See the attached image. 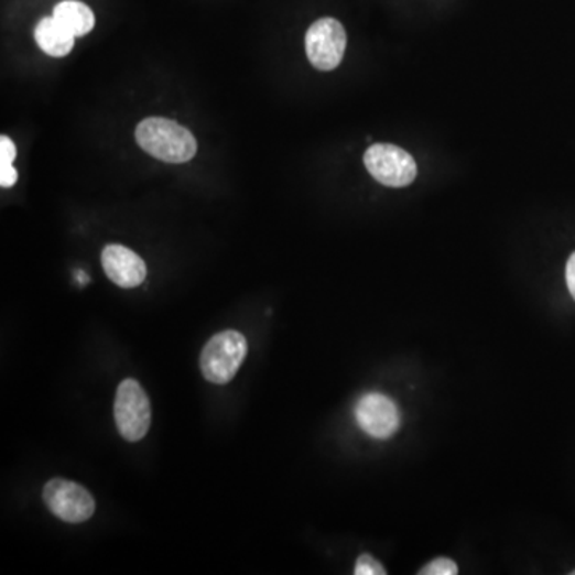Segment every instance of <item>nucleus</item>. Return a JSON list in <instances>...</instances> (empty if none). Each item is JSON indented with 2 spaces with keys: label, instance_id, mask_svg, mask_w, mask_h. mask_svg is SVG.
I'll return each mask as SVG.
<instances>
[{
  "label": "nucleus",
  "instance_id": "obj_9",
  "mask_svg": "<svg viewBox=\"0 0 575 575\" xmlns=\"http://www.w3.org/2000/svg\"><path fill=\"white\" fill-rule=\"evenodd\" d=\"M34 37L39 47L44 50L47 55L62 58V56L69 55L70 50L74 48L76 35L63 26L55 17H45L35 26Z\"/></svg>",
  "mask_w": 575,
  "mask_h": 575
},
{
  "label": "nucleus",
  "instance_id": "obj_2",
  "mask_svg": "<svg viewBox=\"0 0 575 575\" xmlns=\"http://www.w3.org/2000/svg\"><path fill=\"white\" fill-rule=\"evenodd\" d=\"M248 354V343L236 329L218 333L205 344L200 355L204 378L216 386L232 381Z\"/></svg>",
  "mask_w": 575,
  "mask_h": 575
},
{
  "label": "nucleus",
  "instance_id": "obj_15",
  "mask_svg": "<svg viewBox=\"0 0 575 575\" xmlns=\"http://www.w3.org/2000/svg\"><path fill=\"white\" fill-rule=\"evenodd\" d=\"M566 283L569 288L571 296L575 301V253L571 254L569 261L566 264Z\"/></svg>",
  "mask_w": 575,
  "mask_h": 575
},
{
  "label": "nucleus",
  "instance_id": "obj_1",
  "mask_svg": "<svg viewBox=\"0 0 575 575\" xmlns=\"http://www.w3.org/2000/svg\"><path fill=\"white\" fill-rule=\"evenodd\" d=\"M137 141L152 158L186 163L197 154V140L187 128L165 117H149L137 127Z\"/></svg>",
  "mask_w": 575,
  "mask_h": 575
},
{
  "label": "nucleus",
  "instance_id": "obj_11",
  "mask_svg": "<svg viewBox=\"0 0 575 575\" xmlns=\"http://www.w3.org/2000/svg\"><path fill=\"white\" fill-rule=\"evenodd\" d=\"M457 573H459L457 564L453 560L445 558V556L433 560L424 569L419 571L421 575H456Z\"/></svg>",
  "mask_w": 575,
  "mask_h": 575
},
{
  "label": "nucleus",
  "instance_id": "obj_8",
  "mask_svg": "<svg viewBox=\"0 0 575 575\" xmlns=\"http://www.w3.org/2000/svg\"><path fill=\"white\" fill-rule=\"evenodd\" d=\"M101 264L108 279L120 288L140 286L148 275L143 259L122 245H108L102 250Z\"/></svg>",
  "mask_w": 575,
  "mask_h": 575
},
{
  "label": "nucleus",
  "instance_id": "obj_4",
  "mask_svg": "<svg viewBox=\"0 0 575 575\" xmlns=\"http://www.w3.org/2000/svg\"><path fill=\"white\" fill-rule=\"evenodd\" d=\"M42 499L47 509L66 523H84L94 517L96 510L94 496L79 482L69 479H50L44 486Z\"/></svg>",
  "mask_w": 575,
  "mask_h": 575
},
{
  "label": "nucleus",
  "instance_id": "obj_7",
  "mask_svg": "<svg viewBox=\"0 0 575 575\" xmlns=\"http://www.w3.org/2000/svg\"><path fill=\"white\" fill-rule=\"evenodd\" d=\"M355 419L361 431L372 438L387 440L400 428L399 406L379 392L365 393L355 406Z\"/></svg>",
  "mask_w": 575,
  "mask_h": 575
},
{
  "label": "nucleus",
  "instance_id": "obj_17",
  "mask_svg": "<svg viewBox=\"0 0 575 575\" xmlns=\"http://www.w3.org/2000/svg\"><path fill=\"white\" fill-rule=\"evenodd\" d=\"M573 575H575V571H574Z\"/></svg>",
  "mask_w": 575,
  "mask_h": 575
},
{
  "label": "nucleus",
  "instance_id": "obj_5",
  "mask_svg": "<svg viewBox=\"0 0 575 575\" xmlns=\"http://www.w3.org/2000/svg\"><path fill=\"white\" fill-rule=\"evenodd\" d=\"M364 160L369 175L383 186L406 187L417 176L414 159L395 144H372Z\"/></svg>",
  "mask_w": 575,
  "mask_h": 575
},
{
  "label": "nucleus",
  "instance_id": "obj_12",
  "mask_svg": "<svg viewBox=\"0 0 575 575\" xmlns=\"http://www.w3.org/2000/svg\"><path fill=\"white\" fill-rule=\"evenodd\" d=\"M355 575H386L387 571L383 569L381 563L378 560L372 558L371 555H361L355 564Z\"/></svg>",
  "mask_w": 575,
  "mask_h": 575
},
{
  "label": "nucleus",
  "instance_id": "obj_14",
  "mask_svg": "<svg viewBox=\"0 0 575 575\" xmlns=\"http://www.w3.org/2000/svg\"><path fill=\"white\" fill-rule=\"evenodd\" d=\"M18 180V172L13 165H0V186L12 187L15 186Z\"/></svg>",
  "mask_w": 575,
  "mask_h": 575
},
{
  "label": "nucleus",
  "instance_id": "obj_10",
  "mask_svg": "<svg viewBox=\"0 0 575 575\" xmlns=\"http://www.w3.org/2000/svg\"><path fill=\"white\" fill-rule=\"evenodd\" d=\"M53 17L73 32L76 37L87 35L95 28V15L90 7L79 0H63L53 10Z\"/></svg>",
  "mask_w": 575,
  "mask_h": 575
},
{
  "label": "nucleus",
  "instance_id": "obj_13",
  "mask_svg": "<svg viewBox=\"0 0 575 575\" xmlns=\"http://www.w3.org/2000/svg\"><path fill=\"white\" fill-rule=\"evenodd\" d=\"M17 159L15 143L9 137H0V165H13Z\"/></svg>",
  "mask_w": 575,
  "mask_h": 575
},
{
  "label": "nucleus",
  "instance_id": "obj_3",
  "mask_svg": "<svg viewBox=\"0 0 575 575\" xmlns=\"http://www.w3.org/2000/svg\"><path fill=\"white\" fill-rule=\"evenodd\" d=\"M117 431L127 442H140L151 427V403L143 387L134 379H126L117 389L113 401Z\"/></svg>",
  "mask_w": 575,
  "mask_h": 575
},
{
  "label": "nucleus",
  "instance_id": "obj_16",
  "mask_svg": "<svg viewBox=\"0 0 575 575\" xmlns=\"http://www.w3.org/2000/svg\"><path fill=\"white\" fill-rule=\"evenodd\" d=\"M77 279H79V282H80V283H87V282H88V276L85 275L84 272H79V273H77Z\"/></svg>",
  "mask_w": 575,
  "mask_h": 575
},
{
  "label": "nucleus",
  "instance_id": "obj_6",
  "mask_svg": "<svg viewBox=\"0 0 575 575\" xmlns=\"http://www.w3.org/2000/svg\"><path fill=\"white\" fill-rule=\"evenodd\" d=\"M347 47V34L335 18H322L305 34L308 62L318 70H333L339 66Z\"/></svg>",
  "mask_w": 575,
  "mask_h": 575
}]
</instances>
